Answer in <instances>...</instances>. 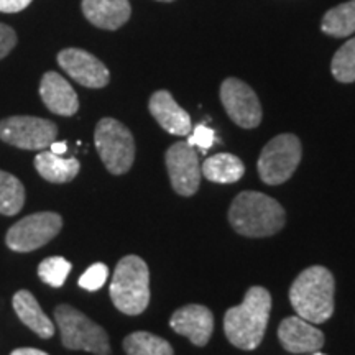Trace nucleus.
Segmentation results:
<instances>
[{"instance_id": "dca6fc26", "label": "nucleus", "mask_w": 355, "mask_h": 355, "mask_svg": "<svg viewBox=\"0 0 355 355\" xmlns=\"http://www.w3.org/2000/svg\"><path fill=\"white\" fill-rule=\"evenodd\" d=\"M148 109L158 125L171 135L186 137L193 130L189 114L181 105H178L175 97L168 91L162 89V91L153 92V96L150 97Z\"/></svg>"}, {"instance_id": "c85d7f7f", "label": "nucleus", "mask_w": 355, "mask_h": 355, "mask_svg": "<svg viewBox=\"0 0 355 355\" xmlns=\"http://www.w3.org/2000/svg\"><path fill=\"white\" fill-rule=\"evenodd\" d=\"M32 3V0H0V12L17 13Z\"/></svg>"}, {"instance_id": "5701e85b", "label": "nucleus", "mask_w": 355, "mask_h": 355, "mask_svg": "<svg viewBox=\"0 0 355 355\" xmlns=\"http://www.w3.org/2000/svg\"><path fill=\"white\" fill-rule=\"evenodd\" d=\"M25 204V186L17 176L0 170V214H19Z\"/></svg>"}, {"instance_id": "2f4dec72", "label": "nucleus", "mask_w": 355, "mask_h": 355, "mask_svg": "<svg viewBox=\"0 0 355 355\" xmlns=\"http://www.w3.org/2000/svg\"><path fill=\"white\" fill-rule=\"evenodd\" d=\"M159 2H173V0H159Z\"/></svg>"}, {"instance_id": "cd10ccee", "label": "nucleus", "mask_w": 355, "mask_h": 355, "mask_svg": "<svg viewBox=\"0 0 355 355\" xmlns=\"http://www.w3.org/2000/svg\"><path fill=\"white\" fill-rule=\"evenodd\" d=\"M17 44V33L12 26L0 24V60H3Z\"/></svg>"}, {"instance_id": "f8f14e48", "label": "nucleus", "mask_w": 355, "mask_h": 355, "mask_svg": "<svg viewBox=\"0 0 355 355\" xmlns=\"http://www.w3.org/2000/svg\"><path fill=\"white\" fill-rule=\"evenodd\" d=\"M58 64L71 79L84 87L101 89L105 87L110 81L107 66L97 60L91 53L79 50V48H66L58 53Z\"/></svg>"}, {"instance_id": "6ab92c4d", "label": "nucleus", "mask_w": 355, "mask_h": 355, "mask_svg": "<svg viewBox=\"0 0 355 355\" xmlns=\"http://www.w3.org/2000/svg\"><path fill=\"white\" fill-rule=\"evenodd\" d=\"M35 170L43 180L55 184H63L73 181L78 176L81 165L76 158H63L53 152H40L35 158Z\"/></svg>"}, {"instance_id": "39448f33", "label": "nucleus", "mask_w": 355, "mask_h": 355, "mask_svg": "<svg viewBox=\"0 0 355 355\" xmlns=\"http://www.w3.org/2000/svg\"><path fill=\"white\" fill-rule=\"evenodd\" d=\"M55 319L61 332V343L66 349L110 355L107 332L81 311L69 304H60L55 309Z\"/></svg>"}, {"instance_id": "f3484780", "label": "nucleus", "mask_w": 355, "mask_h": 355, "mask_svg": "<svg viewBox=\"0 0 355 355\" xmlns=\"http://www.w3.org/2000/svg\"><path fill=\"white\" fill-rule=\"evenodd\" d=\"M84 17L102 30H117L125 25L132 15L128 0H83Z\"/></svg>"}, {"instance_id": "c756f323", "label": "nucleus", "mask_w": 355, "mask_h": 355, "mask_svg": "<svg viewBox=\"0 0 355 355\" xmlns=\"http://www.w3.org/2000/svg\"><path fill=\"white\" fill-rule=\"evenodd\" d=\"M10 355H48L46 352H43V350L40 349H32V347H20V349H15Z\"/></svg>"}, {"instance_id": "393cba45", "label": "nucleus", "mask_w": 355, "mask_h": 355, "mask_svg": "<svg viewBox=\"0 0 355 355\" xmlns=\"http://www.w3.org/2000/svg\"><path fill=\"white\" fill-rule=\"evenodd\" d=\"M71 266H73L71 261L63 259V257H50V259H44L38 265V277L46 285L53 288H61L64 285L66 278H68Z\"/></svg>"}, {"instance_id": "aec40b11", "label": "nucleus", "mask_w": 355, "mask_h": 355, "mask_svg": "<svg viewBox=\"0 0 355 355\" xmlns=\"http://www.w3.org/2000/svg\"><path fill=\"white\" fill-rule=\"evenodd\" d=\"M202 176L212 183L230 184L239 181L245 173L243 162L232 153H217L202 163Z\"/></svg>"}, {"instance_id": "4be33fe9", "label": "nucleus", "mask_w": 355, "mask_h": 355, "mask_svg": "<svg viewBox=\"0 0 355 355\" xmlns=\"http://www.w3.org/2000/svg\"><path fill=\"white\" fill-rule=\"evenodd\" d=\"M123 349L127 355H175L173 347L163 337L152 332H132L123 339Z\"/></svg>"}, {"instance_id": "7c9ffc66", "label": "nucleus", "mask_w": 355, "mask_h": 355, "mask_svg": "<svg viewBox=\"0 0 355 355\" xmlns=\"http://www.w3.org/2000/svg\"><path fill=\"white\" fill-rule=\"evenodd\" d=\"M50 148V152H53L55 155H63L66 153V150H68V145H66V141H53V144L48 146Z\"/></svg>"}, {"instance_id": "20e7f679", "label": "nucleus", "mask_w": 355, "mask_h": 355, "mask_svg": "<svg viewBox=\"0 0 355 355\" xmlns=\"http://www.w3.org/2000/svg\"><path fill=\"white\" fill-rule=\"evenodd\" d=\"M110 300L127 316H139L150 303V270L144 259L127 255L119 260L110 282Z\"/></svg>"}, {"instance_id": "423d86ee", "label": "nucleus", "mask_w": 355, "mask_h": 355, "mask_svg": "<svg viewBox=\"0 0 355 355\" xmlns=\"http://www.w3.org/2000/svg\"><path fill=\"white\" fill-rule=\"evenodd\" d=\"M94 144L104 166L112 175H125L135 159L132 132L115 119H101L94 130Z\"/></svg>"}, {"instance_id": "0eeeda50", "label": "nucleus", "mask_w": 355, "mask_h": 355, "mask_svg": "<svg viewBox=\"0 0 355 355\" xmlns=\"http://www.w3.org/2000/svg\"><path fill=\"white\" fill-rule=\"evenodd\" d=\"M301 157H303V146L298 137L293 133L277 135L263 146L260 153L257 163L260 180L270 186L283 184L296 171Z\"/></svg>"}, {"instance_id": "7ed1b4c3", "label": "nucleus", "mask_w": 355, "mask_h": 355, "mask_svg": "<svg viewBox=\"0 0 355 355\" xmlns=\"http://www.w3.org/2000/svg\"><path fill=\"white\" fill-rule=\"evenodd\" d=\"M334 277L326 266L314 265L298 275L290 288V303L300 318L322 324L334 314Z\"/></svg>"}, {"instance_id": "bb28decb", "label": "nucleus", "mask_w": 355, "mask_h": 355, "mask_svg": "<svg viewBox=\"0 0 355 355\" xmlns=\"http://www.w3.org/2000/svg\"><path fill=\"white\" fill-rule=\"evenodd\" d=\"M214 141H216L214 130H211L209 127L202 125V123H199L198 127H194V130L191 132L188 137V144L191 146H199L202 152H207V150L214 145Z\"/></svg>"}, {"instance_id": "a878e982", "label": "nucleus", "mask_w": 355, "mask_h": 355, "mask_svg": "<svg viewBox=\"0 0 355 355\" xmlns=\"http://www.w3.org/2000/svg\"><path fill=\"white\" fill-rule=\"evenodd\" d=\"M109 278V268L104 263L91 265L79 278V286L87 291H97L105 285Z\"/></svg>"}, {"instance_id": "a211bd4d", "label": "nucleus", "mask_w": 355, "mask_h": 355, "mask_svg": "<svg viewBox=\"0 0 355 355\" xmlns=\"http://www.w3.org/2000/svg\"><path fill=\"white\" fill-rule=\"evenodd\" d=\"M12 304L20 321L42 339H50L55 334V326H53L51 319L43 313L42 306H40L32 293L26 290L15 293Z\"/></svg>"}, {"instance_id": "f257e3e1", "label": "nucleus", "mask_w": 355, "mask_h": 355, "mask_svg": "<svg viewBox=\"0 0 355 355\" xmlns=\"http://www.w3.org/2000/svg\"><path fill=\"white\" fill-rule=\"evenodd\" d=\"M272 311V295L263 286H252L243 303L227 309L224 316V332L229 343L242 350H254L263 340Z\"/></svg>"}, {"instance_id": "412c9836", "label": "nucleus", "mask_w": 355, "mask_h": 355, "mask_svg": "<svg viewBox=\"0 0 355 355\" xmlns=\"http://www.w3.org/2000/svg\"><path fill=\"white\" fill-rule=\"evenodd\" d=\"M321 30L334 38H345L355 33V0L327 10L322 17Z\"/></svg>"}, {"instance_id": "9b49d317", "label": "nucleus", "mask_w": 355, "mask_h": 355, "mask_svg": "<svg viewBox=\"0 0 355 355\" xmlns=\"http://www.w3.org/2000/svg\"><path fill=\"white\" fill-rule=\"evenodd\" d=\"M165 162L173 189L180 196L196 194L201 183V166L196 150L188 141H176L166 150Z\"/></svg>"}, {"instance_id": "1a4fd4ad", "label": "nucleus", "mask_w": 355, "mask_h": 355, "mask_svg": "<svg viewBox=\"0 0 355 355\" xmlns=\"http://www.w3.org/2000/svg\"><path fill=\"white\" fill-rule=\"evenodd\" d=\"M58 127L51 121L32 115H15L0 121V140L21 150L48 148L56 140Z\"/></svg>"}, {"instance_id": "473e14b6", "label": "nucleus", "mask_w": 355, "mask_h": 355, "mask_svg": "<svg viewBox=\"0 0 355 355\" xmlns=\"http://www.w3.org/2000/svg\"><path fill=\"white\" fill-rule=\"evenodd\" d=\"M313 355H324V354H321V352H318V350H316V354H313Z\"/></svg>"}, {"instance_id": "2eb2a0df", "label": "nucleus", "mask_w": 355, "mask_h": 355, "mask_svg": "<svg viewBox=\"0 0 355 355\" xmlns=\"http://www.w3.org/2000/svg\"><path fill=\"white\" fill-rule=\"evenodd\" d=\"M40 97L50 112L63 115V117H71L79 109L76 91L55 71H48L43 74L42 83H40Z\"/></svg>"}, {"instance_id": "f03ea898", "label": "nucleus", "mask_w": 355, "mask_h": 355, "mask_svg": "<svg viewBox=\"0 0 355 355\" xmlns=\"http://www.w3.org/2000/svg\"><path fill=\"white\" fill-rule=\"evenodd\" d=\"M229 222L245 237H270L283 229L286 214L277 199L259 191H243L230 204Z\"/></svg>"}, {"instance_id": "b1692460", "label": "nucleus", "mask_w": 355, "mask_h": 355, "mask_svg": "<svg viewBox=\"0 0 355 355\" xmlns=\"http://www.w3.org/2000/svg\"><path fill=\"white\" fill-rule=\"evenodd\" d=\"M331 73L339 83H355V38L345 42L331 61Z\"/></svg>"}, {"instance_id": "9d476101", "label": "nucleus", "mask_w": 355, "mask_h": 355, "mask_svg": "<svg viewBox=\"0 0 355 355\" xmlns=\"http://www.w3.org/2000/svg\"><path fill=\"white\" fill-rule=\"evenodd\" d=\"M220 102L234 123L242 128H255L261 122V104L255 91L237 78L220 84Z\"/></svg>"}, {"instance_id": "6e6552de", "label": "nucleus", "mask_w": 355, "mask_h": 355, "mask_svg": "<svg viewBox=\"0 0 355 355\" xmlns=\"http://www.w3.org/2000/svg\"><path fill=\"white\" fill-rule=\"evenodd\" d=\"M63 227V219L56 212H37L26 216L8 229L6 242L13 252H33L53 241Z\"/></svg>"}, {"instance_id": "4468645a", "label": "nucleus", "mask_w": 355, "mask_h": 355, "mask_svg": "<svg viewBox=\"0 0 355 355\" xmlns=\"http://www.w3.org/2000/svg\"><path fill=\"white\" fill-rule=\"evenodd\" d=\"M278 339L283 349L291 354L316 352L324 345V334L300 316L285 318L278 327Z\"/></svg>"}, {"instance_id": "ddd939ff", "label": "nucleus", "mask_w": 355, "mask_h": 355, "mask_svg": "<svg viewBox=\"0 0 355 355\" xmlns=\"http://www.w3.org/2000/svg\"><path fill=\"white\" fill-rule=\"evenodd\" d=\"M170 327L176 334L188 337L198 347H204L214 331V316L206 306L188 304L173 313Z\"/></svg>"}]
</instances>
